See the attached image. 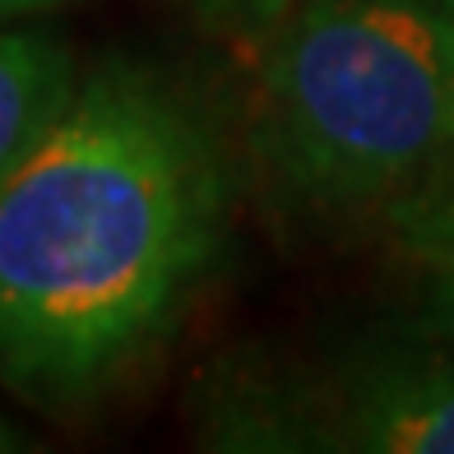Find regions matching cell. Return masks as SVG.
I'll use <instances>...</instances> for the list:
<instances>
[{
  "label": "cell",
  "instance_id": "cell-1",
  "mask_svg": "<svg viewBox=\"0 0 454 454\" xmlns=\"http://www.w3.org/2000/svg\"><path fill=\"white\" fill-rule=\"evenodd\" d=\"M223 218V149L172 79H79L0 176V380L56 408L121 380L172 334Z\"/></svg>",
  "mask_w": 454,
  "mask_h": 454
},
{
  "label": "cell",
  "instance_id": "cell-6",
  "mask_svg": "<svg viewBox=\"0 0 454 454\" xmlns=\"http://www.w3.org/2000/svg\"><path fill=\"white\" fill-rule=\"evenodd\" d=\"M297 0H191V10L227 37H270Z\"/></svg>",
  "mask_w": 454,
  "mask_h": 454
},
{
  "label": "cell",
  "instance_id": "cell-4",
  "mask_svg": "<svg viewBox=\"0 0 454 454\" xmlns=\"http://www.w3.org/2000/svg\"><path fill=\"white\" fill-rule=\"evenodd\" d=\"M74 84V60L56 37L0 28V176L66 112Z\"/></svg>",
  "mask_w": 454,
  "mask_h": 454
},
{
  "label": "cell",
  "instance_id": "cell-7",
  "mask_svg": "<svg viewBox=\"0 0 454 454\" xmlns=\"http://www.w3.org/2000/svg\"><path fill=\"white\" fill-rule=\"evenodd\" d=\"M60 0H0V24L5 19H19V14H37V10H51Z\"/></svg>",
  "mask_w": 454,
  "mask_h": 454
},
{
  "label": "cell",
  "instance_id": "cell-8",
  "mask_svg": "<svg viewBox=\"0 0 454 454\" xmlns=\"http://www.w3.org/2000/svg\"><path fill=\"white\" fill-rule=\"evenodd\" d=\"M0 450H24V441H19V431L0 418Z\"/></svg>",
  "mask_w": 454,
  "mask_h": 454
},
{
  "label": "cell",
  "instance_id": "cell-5",
  "mask_svg": "<svg viewBox=\"0 0 454 454\" xmlns=\"http://www.w3.org/2000/svg\"><path fill=\"white\" fill-rule=\"evenodd\" d=\"M395 227L408 255L427 270L445 325L454 329V162L395 204Z\"/></svg>",
  "mask_w": 454,
  "mask_h": 454
},
{
  "label": "cell",
  "instance_id": "cell-2",
  "mask_svg": "<svg viewBox=\"0 0 454 454\" xmlns=\"http://www.w3.org/2000/svg\"><path fill=\"white\" fill-rule=\"evenodd\" d=\"M255 144L306 204H399L454 162V0H297L270 33Z\"/></svg>",
  "mask_w": 454,
  "mask_h": 454
},
{
  "label": "cell",
  "instance_id": "cell-3",
  "mask_svg": "<svg viewBox=\"0 0 454 454\" xmlns=\"http://www.w3.org/2000/svg\"><path fill=\"white\" fill-rule=\"evenodd\" d=\"M204 436L218 450L454 454V348L376 339L329 376L241 371L204 399Z\"/></svg>",
  "mask_w": 454,
  "mask_h": 454
}]
</instances>
